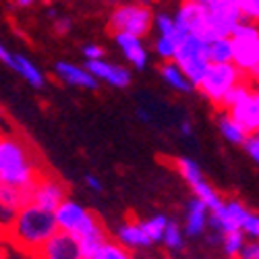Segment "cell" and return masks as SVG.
Segmentation results:
<instances>
[{"label":"cell","mask_w":259,"mask_h":259,"mask_svg":"<svg viewBox=\"0 0 259 259\" xmlns=\"http://www.w3.org/2000/svg\"><path fill=\"white\" fill-rule=\"evenodd\" d=\"M177 168L181 172V177L185 179V183L189 187H195L199 181H203V172L197 166V162H193L191 158H179L177 160Z\"/></svg>","instance_id":"4316f807"},{"label":"cell","mask_w":259,"mask_h":259,"mask_svg":"<svg viewBox=\"0 0 259 259\" xmlns=\"http://www.w3.org/2000/svg\"><path fill=\"white\" fill-rule=\"evenodd\" d=\"M137 116H139L141 120H145V122L149 120V114H147V110H143V108H139V110H137Z\"/></svg>","instance_id":"f6af8a7d"},{"label":"cell","mask_w":259,"mask_h":259,"mask_svg":"<svg viewBox=\"0 0 259 259\" xmlns=\"http://www.w3.org/2000/svg\"><path fill=\"white\" fill-rule=\"evenodd\" d=\"M191 58H207V44L203 39L195 37V35H185L179 44H177V54L172 62H185Z\"/></svg>","instance_id":"e0dca14e"},{"label":"cell","mask_w":259,"mask_h":259,"mask_svg":"<svg viewBox=\"0 0 259 259\" xmlns=\"http://www.w3.org/2000/svg\"><path fill=\"white\" fill-rule=\"evenodd\" d=\"M207 243H209V245H220V243H222V234L211 232V234L207 236Z\"/></svg>","instance_id":"7bdbcfd3"},{"label":"cell","mask_w":259,"mask_h":259,"mask_svg":"<svg viewBox=\"0 0 259 259\" xmlns=\"http://www.w3.org/2000/svg\"><path fill=\"white\" fill-rule=\"evenodd\" d=\"M207 220H209V209L193 197L187 203V213H185V228L183 234L187 236H199L205 232L207 228Z\"/></svg>","instance_id":"2e32d148"},{"label":"cell","mask_w":259,"mask_h":259,"mask_svg":"<svg viewBox=\"0 0 259 259\" xmlns=\"http://www.w3.org/2000/svg\"><path fill=\"white\" fill-rule=\"evenodd\" d=\"M69 191L67 185H64L56 175H50V172H44L35 185L29 189V203L46 209V211H54L64 199H69Z\"/></svg>","instance_id":"ba28073f"},{"label":"cell","mask_w":259,"mask_h":259,"mask_svg":"<svg viewBox=\"0 0 259 259\" xmlns=\"http://www.w3.org/2000/svg\"><path fill=\"white\" fill-rule=\"evenodd\" d=\"M52 215H54L56 230L62 234H71L75 239L92 234L104 226L94 211H90L88 207H83L81 203H77L73 199H64L52 211Z\"/></svg>","instance_id":"5b68a950"},{"label":"cell","mask_w":259,"mask_h":259,"mask_svg":"<svg viewBox=\"0 0 259 259\" xmlns=\"http://www.w3.org/2000/svg\"><path fill=\"white\" fill-rule=\"evenodd\" d=\"M15 73H19L21 77H23L31 88H44L46 85V77H44V73H41L35 64L27 58V56H21V54H15L13 56V67H11Z\"/></svg>","instance_id":"ac0fdd59"},{"label":"cell","mask_w":259,"mask_h":259,"mask_svg":"<svg viewBox=\"0 0 259 259\" xmlns=\"http://www.w3.org/2000/svg\"><path fill=\"white\" fill-rule=\"evenodd\" d=\"M92 259H135L131 251H126L124 247H120L116 241H110L108 239L94 255Z\"/></svg>","instance_id":"83f0119b"},{"label":"cell","mask_w":259,"mask_h":259,"mask_svg":"<svg viewBox=\"0 0 259 259\" xmlns=\"http://www.w3.org/2000/svg\"><path fill=\"white\" fill-rule=\"evenodd\" d=\"M0 259H11V257H9V253H7L5 243H0Z\"/></svg>","instance_id":"bcb514c9"},{"label":"cell","mask_w":259,"mask_h":259,"mask_svg":"<svg viewBox=\"0 0 259 259\" xmlns=\"http://www.w3.org/2000/svg\"><path fill=\"white\" fill-rule=\"evenodd\" d=\"M236 259H259V241H247Z\"/></svg>","instance_id":"d590c367"},{"label":"cell","mask_w":259,"mask_h":259,"mask_svg":"<svg viewBox=\"0 0 259 259\" xmlns=\"http://www.w3.org/2000/svg\"><path fill=\"white\" fill-rule=\"evenodd\" d=\"M85 185H88L92 191H96V193L104 191V187H102V183H100V179L96 175H85Z\"/></svg>","instance_id":"f35d334b"},{"label":"cell","mask_w":259,"mask_h":259,"mask_svg":"<svg viewBox=\"0 0 259 259\" xmlns=\"http://www.w3.org/2000/svg\"><path fill=\"white\" fill-rule=\"evenodd\" d=\"M249 211L251 209L239 199H224V203L218 209L209 213L207 224H209L211 232H218V234L236 232V230H241Z\"/></svg>","instance_id":"9c48e42d"},{"label":"cell","mask_w":259,"mask_h":259,"mask_svg":"<svg viewBox=\"0 0 259 259\" xmlns=\"http://www.w3.org/2000/svg\"><path fill=\"white\" fill-rule=\"evenodd\" d=\"M33 5V0H17L15 7H21V9H29Z\"/></svg>","instance_id":"ee69618b"},{"label":"cell","mask_w":259,"mask_h":259,"mask_svg":"<svg viewBox=\"0 0 259 259\" xmlns=\"http://www.w3.org/2000/svg\"><path fill=\"white\" fill-rule=\"evenodd\" d=\"M33 259H83V255H81V249H79V243L75 236L56 232L52 239L33 255Z\"/></svg>","instance_id":"7c38bea8"},{"label":"cell","mask_w":259,"mask_h":259,"mask_svg":"<svg viewBox=\"0 0 259 259\" xmlns=\"http://www.w3.org/2000/svg\"><path fill=\"white\" fill-rule=\"evenodd\" d=\"M56 224L52 211H46L33 203L21 207L15 215L11 228L5 232V245H13L33 259V255L56 234Z\"/></svg>","instance_id":"7a4b0ae2"},{"label":"cell","mask_w":259,"mask_h":259,"mask_svg":"<svg viewBox=\"0 0 259 259\" xmlns=\"http://www.w3.org/2000/svg\"><path fill=\"white\" fill-rule=\"evenodd\" d=\"M166 224H168V218L164 213H156V215H152V218L141 220V228L147 234V239H149V243H152V245L162 241V234L166 230Z\"/></svg>","instance_id":"d4e9b609"},{"label":"cell","mask_w":259,"mask_h":259,"mask_svg":"<svg viewBox=\"0 0 259 259\" xmlns=\"http://www.w3.org/2000/svg\"><path fill=\"white\" fill-rule=\"evenodd\" d=\"M108 29L114 35L126 33L143 39L154 29V11L152 7L141 5V3H124L112 9L108 17Z\"/></svg>","instance_id":"277c9868"},{"label":"cell","mask_w":259,"mask_h":259,"mask_svg":"<svg viewBox=\"0 0 259 259\" xmlns=\"http://www.w3.org/2000/svg\"><path fill=\"white\" fill-rule=\"evenodd\" d=\"M3 239H5V236H3V232H0V243H3Z\"/></svg>","instance_id":"7dc6e473"},{"label":"cell","mask_w":259,"mask_h":259,"mask_svg":"<svg viewBox=\"0 0 259 259\" xmlns=\"http://www.w3.org/2000/svg\"><path fill=\"white\" fill-rule=\"evenodd\" d=\"M114 41L118 44V48L122 50L124 58L128 60V64H131L133 69L143 71L147 67L149 54H147V48L143 44V39L133 37V35H126V33H116L114 35Z\"/></svg>","instance_id":"9a60e30c"},{"label":"cell","mask_w":259,"mask_h":259,"mask_svg":"<svg viewBox=\"0 0 259 259\" xmlns=\"http://www.w3.org/2000/svg\"><path fill=\"white\" fill-rule=\"evenodd\" d=\"M247 77L234 67V64H209V69L199 83V92L203 98H207L211 104L220 108L224 96L234 88V85L243 83Z\"/></svg>","instance_id":"52a82bcc"},{"label":"cell","mask_w":259,"mask_h":259,"mask_svg":"<svg viewBox=\"0 0 259 259\" xmlns=\"http://www.w3.org/2000/svg\"><path fill=\"white\" fill-rule=\"evenodd\" d=\"M73 29V19L71 17H56L54 19V31L58 35H67Z\"/></svg>","instance_id":"74e56055"},{"label":"cell","mask_w":259,"mask_h":259,"mask_svg":"<svg viewBox=\"0 0 259 259\" xmlns=\"http://www.w3.org/2000/svg\"><path fill=\"white\" fill-rule=\"evenodd\" d=\"M154 50L164 62H172L175 60V54H177V41L172 37H160L158 35L156 44H154Z\"/></svg>","instance_id":"4dcf8cb0"},{"label":"cell","mask_w":259,"mask_h":259,"mask_svg":"<svg viewBox=\"0 0 259 259\" xmlns=\"http://www.w3.org/2000/svg\"><path fill=\"white\" fill-rule=\"evenodd\" d=\"M83 56L88 62L92 60H104V48L100 44H85L83 46Z\"/></svg>","instance_id":"8d00e7d4"},{"label":"cell","mask_w":259,"mask_h":259,"mask_svg":"<svg viewBox=\"0 0 259 259\" xmlns=\"http://www.w3.org/2000/svg\"><path fill=\"white\" fill-rule=\"evenodd\" d=\"M154 27L158 29L160 37H172L175 39V21L168 13H154Z\"/></svg>","instance_id":"1f68e13d"},{"label":"cell","mask_w":259,"mask_h":259,"mask_svg":"<svg viewBox=\"0 0 259 259\" xmlns=\"http://www.w3.org/2000/svg\"><path fill=\"white\" fill-rule=\"evenodd\" d=\"M203 41L230 37L236 25L243 21L239 11V0H203Z\"/></svg>","instance_id":"3957f363"},{"label":"cell","mask_w":259,"mask_h":259,"mask_svg":"<svg viewBox=\"0 0 259 259\" xmlns=\"http://www.w3.org/2000/svg\"><path fill=\"white\" fill-rule=\"evenodd\" d=\"M232 44V64L243 75H247L259 58V25L241 21L230 35Z\"/></svg>","instance_id":"8992f818"},{"label":"cell","mask_w":259,"mask_h":259,"mask_svg":"<svg viewBox=\"0 0 259 259\" xmlns=\"http://www.w3.org/2000/svg\"><path fill=\"white\" fill-rule=\"evenodd\" d=\"M191 189H193V195H195V199L201 201V203L209 209V213L215 211V209H218V207L224 203V197H222L220 193L215 191V187H213L211 183H207L205 179L199 181L195 187H191Z\"/></svg>","instance_id":"44dd1931"},{"label":"cell","mask_w":259,"mask_h":259,"mask_svg":"<svg viewBox=\"0 0 259 259\" xmlns=\"http://www.w3.org/2000/svg\"><path fill=\"white\" fill-rule=\"evenodd\" d=\"M241 232L245 234L247 241H259V213L249 211L247 220L241 226Z\"/></svg>","instance_id":"836d02e7"},{"label":"cell","mask_w":259,"mask_h":259,"mask_svg":"<svg viewBox=\"0 0 259 259\" xmlns=\"http://www.w3.org/2000/svg\"><path fill=\"white\" fill-rule=\"evenodd\" d=\"M27 203H29V191L27 189H19V187H11V185L0 183V207L19 211Z\"/></svg>","instance_id":"d6986e66"},{"label":"cell","mask_w":259,"mask_h":259,"mask_svg":"<svg viewBox=\"0 0 259 259\" xmlns=\"http://www.w3.org/2000/svg\"><path fill=\"white\" fill-rule=\"evenodd\" d=\"M239 11L243 21L259 25V0H239Z\"/></svg>","instance_id":"d6a6232c"},{"label":"cell","mask_w":259,"mask_h":259,"mask_svg":"<svg viewBox=\"0 0 259 259\" xmlns=\"http://www.w3.org/2000/svg\"><path fill=\"white\" fill-rule=\"evenodd\" d=\"M228 116L234 122H239L247 135L259 133V88L253 85L249 96L241 104H236L232 110H228Z\"/></svg>","instance_id":"8fae6325"},{"label":"cell","mask_w":259,"mask_h":259,"mask_svg":"<svg viewBox=\"0 0 259 259\" xmlns=\"http://www.w3.org/2000/svg\"><path fill=\"white\" fill-rule=\"evenodd\" d=\"M168 251H181L183 245H185V234H183V228L179 226V222L175 220H168L166 224V230L162 234V241H160Z\"/></svg>","instance_id":"484cf974"},{"label":"cell","mask_w":259,"mask_h":259,"mask_svg":"<svg viewBox=\"0 0 259 259\" xmlns=\"http://www.w3.org/2000/svg\"><path fill=\"white\" fill-rule=\"evenodd\" d=\"M54 73L62 83L73 85V88H83V90H96L98 88V81L85 71V67H77L73 62L58 60L54 64Z\"/></svg>","instance_id":"5bb4252c"},{"label":"cell","mask_w":259,"mask_h":259,"mask_svg":"<svg viewBox=\"0 0 259 259\" xmlns=\"http://www.w3.org/2000/svg\"><path fill=\"white\" fill-rule=\"evenodd\" d=\"M207 60H209V64H232L230 37L209 41L207 44Z\"/></svg>","instance_id":"cb8c5ba5"},{"label":"cell","mask_w":259,"mask_h":259,"mask_svg":"<svg viewBox=\"0 0 259 259\" xmlns=\"http://www.w3.org/2000/svg\"><path fill=\"white\" fill-rule=\"evenodd\" d=\"M183 75L187 77V81L191 83V88H199V83L203 81L207 69H209V60L207 58H191L179 64Z\"/></svg>","instance_id":"603a6c76"},{"label":"cell","mask_w":259,"mask_h":259,"mask_svg":"<svg viewBox=\"0 0 259 259\" xmlns=\"http://www.w3.org/2000/svg\"><path fill=\"white\" fill-rule=\"evenodd\" d=\"M257 88H259V85H257Z\"/></svg>","instance_id":"c3c4849f"},{"label":"cell","mask_w":259,"mask_h":259,"mask_svg":"<svg viewBox=\"0 0 259 259\" xmlns=\"http://www.w3.org/2000/svg\"><path fill=\"white\" fill-rule=\"evenodd\" d=\"M160 77L170 85L172 90H177V92L187 94V92L193 90L191 83L187 81V77L183 75V71H181V67H179L177 62H164L162 67H160Z\"/></svg>","instance_id":"7402d4cb"},{"label":"cell","mask_w":259,"mask_h":259,"mask_svg":"<svg viewBox=\"0 0 259 259\" xmlns=\"http://www.w3.org/2000/svg\"><path fill=\"white\" fill-rule=\"evenodd\" d=\"M245 243H247L245 234H243L241 230H236V232L222 234V243H220V247H222V251L226 253V257L236 259V257H239V253H241V249H243V245H245Z\"/></svg>","instance_id":"f546056e"},{"label":"cell","mask_w":259,"mask_h":259,"mask_svg":"<svg viewBox=\"0 0 259 259\" xmlns=\"http://www.w3.org/2000/svg\"><path fill=\"white\" fill-rule=\"evenodd\" d=\"M218 131H220V135L228 141V143H232V145H245V141H247V133L243 131V126L239 124V122H234L230 116H228V112H222L220 116H218Z\"/></svg>","instance_id":"ffe728a7"},{"label":"cell","mask_w":259,"mask_h":259,"mask_svg":"<svg viewBox=\"0 0 259 259\" xmlns=\"http://www.w3.org/2000/svg\"><path fill=\"white\" fill-rule=\"evenodd\" d=\"M253 90V85L245 79L243 83H239V85H234V88L224 96V100H222V104H220V108L224 112H228V110H232V108L236 106V104H241L247 96H249V92Z\"/></svg>","instance_id":"f1b7e54d"},{"label":"cell","mask_w":259,"mask_h":259,"mask_svg":"<svg viewBox=\"0 0 259 259\" xmlns=\"http://www.w3.org/2000/svg\"><path fill=\"white\" fill-rule=\"evenodd\" d=\"M247 77V81L251 83V85H255V88H257V85H259V58H257V62L253 64V69L245 75Z\"/></svg>","instance_id":"ab89813d"},{"label":"cell","mask_w":259,"mask_h":259,"mask_svg":"<svg viewBox=\"0 0 259 259\" xmlns=\"http://www.w3.org/2000/svg\"><path fill=\"white\" fill-rule=\"evenodd\" d=\"M85 71L98 83H106L110 88H128L131 85V71L116 62L92 60V62H85Z\"/></svg>","instance_id":"30bf717a"},{"label":"cell","mask_w":259,"mask_h":259,"mask_svg":"<svg viewBox=\"0 0 259 259\" xmlns=\"http://www.w3.org/2000/svg\"><path fill=\"white\" fill-rule=\"evenodd\" d=\"M243 147L247 149V154L251 156V160H253L255 164H259V133H253V135H249Z\"/></svg>","instance_id":"e575fe53"},{"label":"cell","mask_w":259,"mask_h":259,"mask_svg":"<svg viewBox=\"0 0 259 259\" xmlns=\"http://www.w3.org/2000/svg\"><path fill=\"white\" fill-rule=\"evenodd\" d=\"M13 52H9L7 46H3V41H0V62H5L7 67H13Z\"/></svg>","instance_id":"60d3db41"},{"label":"cell","mask_w":259,"mask_h":259,"mask_svg":"<svg viewBox=\"0 0 259 259\" xmlns=\"http://www.w3.org/2000/svg\"><path fill=\"white\" fill-rule=\"evenodd\" d=\"M116 243L120 247H124L126 251H139V249H147L152 247V243H149L147 234L143 232L141 228V220H124L116 226Z\"/></svg>","instance_id":"4fadbf2b"},{"label":"cell","mask_w":259,"mask_h":259,"mask_svg":"<svg viewBox=\"0 0 259 259\" xmlns=\"http://www.w3.org/2000/svg\"><path fill=\"white\" fill-rule=\"evenodd\" d=\"M44 172V164L23 137L0 133V183L29 191Z\"/></svg>","instance_id":"6da1fadb"},{"label":"cell","mask_w":259,"mask_h":259,"mask_svg":"<svg viewBox=\"0 0 259 259\" xmlns=\"http://www.w3.org/2000/svg\"><path fill=\"white\" fill-rule=\"evenodd\" d=\"M181 133H183L185 137H191V135H193V124H191L189 120H185V122L181 124Z\"/></svg>","instance_id":"b9f144b4"}]
</instances>
